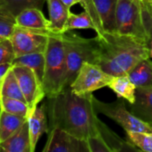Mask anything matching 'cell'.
I'll return each mask as SVG.
<instances>
[{"label": "cell", "instance_id": "obj_1", "mask_svg": "<svg viewBox=\"0 0 152 152\" xmlns=\"http://www.w3.org/2000/svg\"><path fill=\"white\" fill-rule=\"evenodd\" d=\"M93 94L77 95L68 86L45 103L49 130L58 128L76 138L87 140L101 134L102 121L93 105Z\"/></svg>", "mask_w": 152, "mask_h": 152}, {"label": "cell", "instance_id": "obj_2", "mask_svg": "<svg viewBox=\"0 0 152 152\" xmlns=\"http://www.w3.org/2000/svg\"><path fill=\"white\" fill-rule=\"evenodd\" d=\"M96 64L112 76L126 75L141 60L149 57L148 43L115 31L97 34Z\"/></svg>", "mask_w": 152, "mask_h": 152}, {"label": "cell", "instance_id": "obj_3", "mask_svg": "<svg viewBox=\"0 0 152 152\" xmlns=\"http://www.w3.org/2000/svg\"><path fill=\"white\" fill-rule=\"evenodd\" d=\"M42 85L47 98L56 96L66 88V60L62 34H49Z\"/></svg>", "mask_w": 152, "mask_h": 152}, {"label": "cell", "instance_id": "obj_4", "mask_svg": "<svg viewBox=\"0 0 152 152\" xmlns=\"http://www.w3.org/2000/svg\"><path fill=\"white\" fill-rule=\"evenodd\" d=\"M66 60V87L74 81L84 63L96 64V38L86 39L77 33L66 31L62 34Z\"/></svg>", "mask_w": 152, "mask_h": 152}, {"label": "cell", "instance_id": "obj_5", "mask_svg": "<svg viewBox=\"0 0 152 152\" xmlns=\"http://www.w3.org/2000/svg\"><path fill=\"white\" fill-rule=\"evenodd\" d=\"M115 31L148 43L142 16L141 1L118 0L115 13Z\"/></svg>", "mask_w": 152, "mask_h": 152}, {"label": "cell", "instance_id": "obj_6", "mask_svg": "<svg viewBox=\"0 0 152 152\" xmlns=\"http://www.w3.org/2000/svg\"><path fill=\"white\" fill-rule=\"evenodd\" d=\"M124 99L118 98L113 102H103L93 97V105L98 114L112 119L125 132H152V125L140 120L127 109Z\"/></svg>", "mask_w": 152, "mask_h": 152}, {"label": "cell", "instance_id": "obj_7", "mask_svg": "<svg viewBox=\"0 0 152 152\" xmlns=\"http://www.w3.org/2000/svg\"><path fill=\"white\" fill-rule=\"evenodd\" d=\"M112 78V75L106 72L99 65L84 63L69 87L77 95L92 94L98 90L107 87Z\"/></svg>", "mask_w": 152, "mask_h": 152}, {"label": "cell", "instance_id": "obj_8", "mask_svg": "<svg viewBox=\"0 0 152 152\" xmlns=\"http://www.w3.org/2000/svg\"><path fill=\"white\" fill-rule=\"evenodd\" d=\"M49 34L50 32L25 29L16 25L10 39L15 57L33 53H45Z\"/></svg>", "mask_w": 152, "mask_h": 152}, {"label": "cell", "instance_id": "obj_9", "mask_svg": "<svg viewBox=\"0 0 152 152\" xmlns=\"http://www.w3.org/2000/svg\"><path fill=\"white\" fill-rule=\"evenodd\" d=\"M13 70L31 113L46 97L42 83L36 73L26 66L13 65Z\"/></svg>", "mask_w": 152, "mask_h": 152}, {"label": "cell", "instance_id": "obj_10", "mask_svg": "<svg viewBox=\"0 0 152 152\" xmlns=\"http://www.w3.org/2000/svg\"><path fill=\"white\" fill-rule=\"evenodd\" d=\"M42 152H91L88 141L76 138L58 128L48 131Z\"/></svg>", "mask_w": 152, "mask_h": 152}, {"label": "cell", "instance_id": "obj_11", "mask_svg": "<svg viewBox=\"0 0 152 152\" xmlns=\"http://www.w3.org/2000/svg\"><path fill=\"white\" fill-rule=\"evenodd\" d=\"M27 121L29 126L31 150V152H35L39 140L44 133H48L49 131L48 118L45 103L41 106H38L30 114Z\"/></svg>", "mask_w": 152, "mask_h": 152}, {"label": "cell", "instance_id": "obj_12", "mask_svg": "<svg viewBox=\"0 0 152 152\" xmlns=\"http://www.w3.org/2000/svg\"><path fill=\"white\" fill-rule=\"evenodd\" d=\"M130 111L140 120L152 125V87H137L135 100Z\"/></svg>", "mask_w": 152, "mask_h": 152}, {"label": "cell", "instance_id": "obj_13", "mask_svg": "<svg viewBox=\"0 0 152 152\" xmlns=\"http://www.w3.org/2000/svg\"><path fill=\"white\" fill-rule=\"evenodd\" d=\"M50 27L49 31L55 34H64L66 32V23L70 15V9L67 8L60 0H46Z\"/></svg>", "mask_w": 152, "mask_h": 152}, {"label": "cell", "instance_id": "obj_14", "mask_svg": "<svg viewBox=\"0 0 152 152\" xmlns=\"http://www.w3.org/2000/svg\"><path fill=\"white\" fill-rule=\"evenodd\" d=\"M15 22L17 26L25 29L50 32V22L45 17L41 9L39 8H29L23 11L16 16Z\"/></svg>", "mask_w": 152, "mask_h": 152}, {"label": "cell", "instance_id": "obj_15", "mask_svg": "<svg viewBox=\"0 0 152 152\" xmlns=\"http://www.w3.org/2000/svg\"><path fill=\"white\" fill-rule=\"evenodd\" d=\"M0 152H31L28 121L13 136L0 142Z\"/></svg>", "mask_w": 152, "mask_h": 152}, {"label": "cell", "instance_id": "obj_16", "mask_svg": "<svg viewBox=\"0 0 152 152\" xmlns=\"http://www.w3.org/2000/svg\"><path fill=\"white\" fill-rule=\"evenodd\" d=\"M104 31H115L118 0H93Z\"/></svg>", "mask_w": 152, "mask_h": 152}, {"label": "cell", "instance_id": "obj_17", "mask_svg": "<svg viewBox=\"0 0 152 152\" xmlns=\"http://www.w3.org/2000/svg\"><path fill=\"white\" fill-rule=\"evenodd\" d=\"M107 88L113 91L116 94L117 98L124 99L129 104L134 103L137 87L131 81L128 74L113 76Z\"/></svg>", "mask_w": 152, "mask_h": 152}, {"label": "cell", "instance_id": "obj_18", "mask_svg": "<svg viewBox=\"0 0 152 152\" xmlns=\"http://www.w3.org/2000/svg\"><path fill=\"white\" fill-rule=\"evenodd\" d=\"M136 87H152V58L140 61L128 73Z\"/></svg>", "mask_w": 152, "mask_h": 152}, {"label": "cell", "instance_id": "obj_19", "mask_svg": "<svg viewBox=\"0 0 152 152\" xmlns=\"http://www.w3.org/2000/svg\"><path fill=\"white\" fill-rule=\"evenodd\" d=\"M27 122V118L10 114L1 109L0 111V142L5 141Z\"/></svg>", "mask_w": 152, "mask_h": 152}, {"label": "cell", "instance_id": "obj_20", "mask_svg": "<svg viewBox=\"0 0 152 152\" xmlns=\"http://www.w3.org/2000/svg\"><path fill=\"white\" fill-rule=\"evenodd\" d=\"M46 0H0V12L13 18L29 8L43 7Z\"/></svg>", "mask_w": 152, "mask_h": 152}, {"label": "cell", "instance_id": "obj_21", "mask_svg": "<svg viewBox=\"0 0 152 152\" xmlns=\"http://www.w3.org/2000/svg\"><path fill=\"white\" fill-rule=\"evenodd\" d=\"M12 64L26 66L31 69L36 73L39 81L41 83L43 82L45 71V53H33L17 56L14 59Z\"/></svg>", "mask_w": 152, "mask_h": 152}, {"label": "cell", "instance_id": "obj_22", "mask_svg": "<svg viewBox=\"0 0 152 152\" xmlns=\"http://www.w3.org/2000/svg\"><path fill=\"white\" fill-rule=\"evenodd\" d=\"M101 134L107 143L115 150V152H141L137 147L132 145L127 140H123L115 134L104 123L101 124Z\"/></svg>", "mask_w": 152, "mask_h": 152}, {"label": "cell", "instance_id": "obj_23", "mask_svg": "<svg viewBox=\"0 0 152 152\" xmlns=\"http://www.w3.org/2000/svg\"><path fill=\"white\" fill-rule=\"evenodd\" d=\"M0 97L16 99L26 102L23 97V91L21 90L19 82L13 70V67L8 72V73L7 74L6 78L4 80L1 90H0Z\"/></svg>", "mask_w": 152, "mask_h": 152}, {"label": "cell", "instance_id": "obj_24", "mask_svg": "<svg viewBox=\"0 0 152 152\" xmlns=\"http://www.w3.org/2000/svg\"><path fill=\"white\" fill-rule=\"evenodd\" d=\"M65 30L66 31H72L74 30H93L97 31V28L92 18L86 11L80 14L70 13Z\"/></svg>", "mask_w": 152, "mask_h": 152}, {"label": "cell", "instance_id": "obj_25", "mask_svg": "<svg viewBox=\"0 0 152 152\" xmlns=\"http://www.w3.org/2000/svg\"><path fill=\"white\" fill-rule=\"evenodd\" d=\"M0 107L1 109L13 115H20L25 118L31 114L30 108L26 102L11 98L0 97Z\"/></svg>", "mask_w": 152, "mask_h": 152}, {"label": "cell", "instance_id": "obj_26", "mask_svg": "<svg viewBox=\"0 0 152 152\" xmlns=\"http://www.w3.org/2000/svg\"><path fill=\"white\" fill-rule=\"evenodd\" d=\"M126 140L143 152H152V132H125Z\"/></svg>", "mask_w": 152, "mask_h": 152}, {"label": "cell", "instance_id": "obj_27", "mask_svg": "<svg viewBox=\"0 0 152 152\" xmlns=\"http://www.w3.org/2000/svg\"><path fill=\"white\" fill-rule=\"evenodd\" d=\"M16 27L15 19L0 12V41L10 39Z\"/></svg>", "mask_w": 152, "mask_h": 152}, {"label": "cell", "instance_id": "obj_28", "mask_svg": "<svg viewBox=\"0 0 152 152\" xmlns=\"http://www.w3.org/2000/svg\"><path fill=\"white\" fill-rule=\"evenodd\" d=\"M77 2H78V4H80L82 6L83 10L86 11L91 15V17L92 18V20L96 25V28H97L96 33L99 34V33L103 32L104 30L102 27V23H101L100 18L99 16V14L97 12V9H96V7H95L93 0H77Z\"/></svg>", "mask_w": 152, "mask_h": 152}, {"label": "cell", "instance_id": "obj_29", "mask_svg": "<svg viewBox=\"0 0 152 152\" xmlns=\"http://www.w3.org/2000/svg\"><path fill=\"white\" fill-rule=\"evenodd\" d=\"M91 152H115V150L107 143L102 134L91 137L87 140Z\"/></svg>", "mask_w": 152, "mask_h": 152}, {"label": "cell", "instance_id": "obj_30", "mask_svg": "<svg viewBox=\"0 0 152 152\" xmlns=\"http://www.w3.org/2000/svg\"><path fill=\"white\" fill-rule=\"evenodd\" d=\"M141 9L145 30L149 41L152 39V2L148 0H142Z\"/></svg>", "mask_w": 152, "mask_h": 152}, {"label": "cell", "instance_id": "obj_31", "mask_svg": "<svg viewBox=\"0 0 152 152\" xmlns=\"http://www.w3.org/2000/svg\"><path fill=\"white\" fill-rule=\"evenodd\" d=\"M15 58V54L10 39L0 41V64H12Z\"/></svg>", "mask_w": 152, "mask_h": 152}, {"label": "cell", "instance_id": "obj_32", "mask_svg": "<svg viewBox=\"0 0 152 152\" xmlns=\"http://www.w3.org/2000/svg\"><path fill=\"white\" fill-rule=\"evenodd\" d=\"M13 64H0V90H1L2 84L4 83V80L6 78L7 74L8 72L12 69Z\"/></svg>", "mask_w": 152, "mask_h": 152}, {"label": "cell", "instance_id": "obj_33", "mask_svg": "<svg viewBox=\"0 0 152 152\" xmlns=\"http://www.w3.org/2000/svg\"><path fill=\"white\" fill-rule=\"evenodd\" d=\"M60 1L69 9H71V7H73L74 5L78 4L77 0H60Z\"/></svg>", "mask_w": 152, "mask_h": 152}, {"label": "cell", "instance_id": "obj_34", "mask_svg": "<svg viewBox=\"0 0 152 152\" xmlns=\"http://www.w3.org/2000/svg\"><path fill=\"white\" fill-rule=\"evenodd\" d=\"M148 48L149 57H150V58H152V39L148 41Z\"/></svg>", "mask_w": 152, "mask_h": 152}, {"label": "cell", "instance_id": "obj_35", "mask_svg": "<svg viewBox=\"0 0 152 152\" xmlns=\"http://www.w3.org/2000/svg\"><path fill=\"white\" fill-rule=\"evenodd\" d=\"M148 1H150V2H152V0H148Z\"/></svg>", "mask_w": 152, "mask_h": 152}, {"label": "cell", "instance_id": "obj_36", "mask_svg": "<svg viewBox=\"0 0 152 152\" xmlns=\"http://www.w3.org/2000/svg\"><path fill=\"white\" fill-rule=\"evenodd\" d=\"M0 111H1V107H0Z\"/></svg>", "mask_w": 152, "mask_h": 152}, {"label": "cell", "instance_id": "obj_37", "mask_svg": "<svg viewBox=\"0 0 152 152\" xmlns=\"http://www.w3.org/2000/svg\"><path fill=\"white\" fill-rule=\"evenodd\" d=\"M140 1H142V0H140Z\"/></svg>", "mask_w": 152, "mask_h": 152}, {"label": "cell", "instance_id": "obj_38", "mask_svg": "<svg viewBox=\"0 0 152 152\" xmlns=\"http://www.w3.org/2000/svg\"><path fill=\"white\" fill-rule=\"evenodd\" d=\"M140 151H141V150H140ZM141 152H143V151H141Z\"/></svg>", "mask_w": 152, "mask_h": 152}]
</instances>
